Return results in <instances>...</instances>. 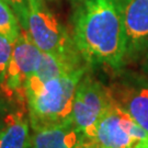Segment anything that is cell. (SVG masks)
<instances>
[{
	"instance_id": "obj_16",
	"label": "cell",
	"mask_w": 148,
	"mask_h": 148,
	"mask_svg": "<svg viewBox=\"0 0 148 148\" xmlns=\"http://www.w3.org/2000/svg\"><path fill=\"white\" fill-rule=\"evenodd\" d=\"M140 68H142V71H143L144 75H146L148 77V49L146 51V53L144 54L140 58Z\"/></svg>"
},
{
	"instance_id": "obj_17",
	"label": "cell",
	"mask_w": 148,
	"mask_h": 148,
	"mask_svg": "<svg viewBox=\"0 0 148 148\" xmlns=\"http://www.w3.org/2000/svg\"><path fill=\"white\" fill-rule=\"evenodd\" d=\"M132 148H148V139L139 142V143H137L136 145H134Z\"/></svg>"
},
{
	"instance_id": "obj_21",
	"label": "cell",
	"mask_w": 148,
	"mask_h": 148,
	"mask_svg": "<svg viewBox=\"0 0 148 148\" xmlns=\"http://www.w3.org/2000/svg\"><path fill=\"white\" fill-rule=\"evenodd\" d=\"M77 148H84V142H81V143H80L79 145L77 146Z\"/></svg>"
},
{
	"instance_id": "obj_20",
	"label": "cell",
	"mask_w": 148,
	"mask_h": 148,
	"mask_svg": "<svg viewBox=\"0 0 148 148\" xmlns=\"http://www.w3.org/2000/svg\"><path fill=\"white\" fill-rule=\"evenodd\" d=\"M82 1H84V0H70V2H71V3H74V5H79V3H81V2H82Z\"/></svg>"
},
{
	"instance_id": "obj_22",
	"label": "cell",
	"mask_w": 148,
	"mask_h": 148,
	"mask_svg": "<svg viewBox=\"0 0 148 148\" xmlns=\"http://www.w3.org/2000/svg\"><path fill=\"white\" fill-rule=\"evenodd\" d=\"M47 1H52V0H47Z\"/></svg>"
},
{
	"instance_id": "obj_4",
	"label": "cell",
	"mask_w": 148,
	"mask_h": 148,
	"mask_svg": "<svg viewBox=\"0 0 148 148\" xmlns=\"http://www.w3.org/2000/svg\"><path fill=\"white\" fill-rule=\"evenodd\" d=\"M113 100L110 88L88 69L77 86L71 112V122L84 135L85 142L92 138L98 123Z\"/></svg>"
},
{
	"instance_id": "obj_9",
	"label": "cell",
	"mask_w": 148,
	"mask_h": 148,
	"mask_svg": "<svg viewBox=\"0 0 148 148\" xmlns=\"http://www.w3.org/2000/svg\"><path fill=\"white\" fill-rule=\"evenodd\" d=\"M27 108L7 113L0 128V148H32V133Z\"/></svg>"
},
{
	"instance_id": "obj_11",
	"label": "cell",
	"mask_w": 148,
	"mask_h": 148,
	"mask_svg": "<svg viewBox=\"0 0 148 148\" xmlns=\"http://www.w3.org/2000/svg\"><path fill=\"white\" fill-rule=\"evenodd\" d=\"M20 32L21 25L14 11L8 3L0 0V35L14 43Z\"/></svg>"
},
{
	"instance_id": "obj_2",
	"label": "cell",
	"mask_w": 148,
	"mask_h": 148,
	"mask_svg": "<svg viewBox=\"0 0 148 148\" xmlns=\"http://www.w3.org/2000/svg\"><path fill=\"white\" fill-rule=\"evenodd\" d=\"M89 69L84 66L48 80L32 75L25 85L27 109L32 131L36 132L71 122L77 86Z\"/></svg>"
},
{
	"instance_id": "obj_15",
	"label": "cell",
	"mask_w": 148,
	"mask_h": 148,
	"mask_svg": "<svg viewBox=\"0 0 148 148\" xmlns=\"http://www.w3.org/2000/svg\"><path fill=\"white\" fill-rule=\"evenodd\" d=\"M19 108H27V106H19L16 101L9 95V93L5 91L3 85L0 82V112L7 114V113L14 111Z\"/></svg>"
},
{
	"instance_id": "obj_10",
	"label": "cell",
	"mask_w": 148,
	"mask_h": 148,
	"mask_svg": "<svg viewBox=\"0 0 148 148\" xmlns=\"http://www.w3.org/2000/svg\"><path fill=\"white\" fill-rule=\"evenodd\" d=\"M84 139V135L74 123L68 122L58 126L33 131L32 148H77Z\"/></svg>"
},
{
	"instance_id": "obj_5",
	"label": "cell",
	"mask_w": 148,
	"mask_h": 148,
	"mask_svg": "<svg viewBox=\"0 0 148 148\" xmlns=\"http://www.w3.org/2000/svg\"><path fill=\"white\" fill-rule=\"evenodd\" d=\"M146 139L147 131L113 100L87 143L97 148H132Z\"/></svg>"
},
{
	"instance_id": "obj_14",
	"label": "cell",
	"mask_w": 148,
	"mask_h": 148,
	"mask_svg": "<svg viewBox=\"0 0 148 148\" xmlns=\"http://www.w3.org/2000/svg\"><path fill=\"white\" fill-rule=\"evenodd\" d=\"M2 1L8 3L12 8V10L14 11L21 27L27 30V16H29L27 0H2Z\"/></svg>"
},
{
	"instance_id": "obj_18",
	"label": "cell",
	"mask_w": 148,
	"mask_h": 148,
	"mask_svg": "<svg viewBox=\"0 0 148 148\" xmlns=\"http://www.w3.org/2000/svg\"><path fill=\"white\" fill-rule=\"evenodd\" d=\"M5 113L0 112V128L2 127V125H3V122H5Z\"/></svg>"
},
{
	"instance_id": "obj_3",
	"label": "cell",
	"mask_w": 148,
	"mask_h": 148,
	"mask_svg": "<svg viewBox=\"0 0 148 148\" xmlns=\"http://www.w3.org/2000/svg\"><path fill=\"white\" fill-rule=\"evenodd\" d=\"M46 0H27V30L43 53L49 54L71 68L88 66L74 38L46 5ZM89 67V66H88Z\"/></svg>"
},
{
	"instance_id": "obj_8",
	"label": "cell",
	"mask_w": 148,
	"mask_h": 148,
	"mask_svg": "<svg viewBox=\"0 0 148 148\" xmlns=\"http://www.w3.org/2000/svg\"><path fill=\"white\" fill-rule=\"evenodd\" d=\"M126 32V64L148 49V0H120Z\"/></svg>"
},
{
	"instance_id": "obj_19",
	"label": "cell",
	"mask_w": 148,
	"mask_h": 148,
	"mask_svg": "<svg viewBox=\"0 0 148 148\" xmlns=\"http://www.w3.org/2000/svg\"><path fill=\"white\" fill-rule=\"evenodd\" d=\"M84 148H97V147H95L93 145H91V144L87 143V142L84 140Z\"/></svg>"
},
{
	"instance_id": "obj_13",
	"label": "cell",
	"mask_w": 148,
	"mask_h": 148,
	"mask_svg": "<svg viewBox=\"0 0 148 148\" xmlns=\"http://www.w3.org/2000/svg\"><path fill=\"white\" fill-rule=\"evenodd\" d=\"M13 51V43L0 35V82L3 85Z\"/></svg>"
},
{
	"instance_id": "obj_12",
	"label": "cell",
	"mask_w": 148,
	"mask_h": 148,
	"mask_svg": "<svg viewBox=\"0 0 148 148\" xmlns=\"http://www.w3.org/2000/svg\"><path fill=\"white\" fill-rule=\"evenodd\" d=\"M79 68H81V67H79ZM76 69L78 68H71V67L63 64L62 62H59L58 59H56L52 55L42 52L41 63H40L37 71L34 75L38 79L48 80L55 78V77H59V76L70 73V71H74Z\"/></svg>"
},
{
	"instance_id": "obj_6",
	"label": "cell",
	"mask_w": 148,
	"mask_h": 148,
	"mask_svg": "<svg viewBox=\"0 0 148 148\" xmlns=\"http://www.w3.org/2000/svg\"><path fill=\"white\" fill-rule=\"evenodd\" d=\"M42 51L35 45L30 33L21 27L20 35L13 43V51L5 79V91L20 106H27L25 85L38 69Z\"/></svg>"
},
{
	"instance_id": "obj_7",
	"label": "cell",
	"mask_w": 148,
	"mask_h": 148,
	"mask_svg": "<svg viewBox=\"0 0 148 148\" xmlns=\"http://www.w3.org/2000/svg\"><path fill=\"white\" fill-rule=\"evenodd\" d=\"M119 106L148 132V77L134 71L115 73L109 86Z\"/></svg>"
},
{
	"instance_id": "obj_1",
	"label": "cell",
	"mask_w": 148,
	"mask_h": 148,
	"mask_svg": "<svg viewBox=\"0 0 148 148\" xmlns=\"http://www.w3.org/2000/svg\"><path fill=\"white\" fill-rule=\"evenodd\" d=\"M73 38L86 64L117 73L126 65L120 0H84L73 16Z\"/></svg>"
}]
</instances>
